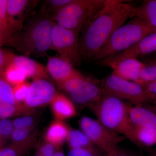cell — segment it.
Segmentation results:
<instances>
[{"instance_id":"34","label":"cell","mask_w":156,"mask_h":156,"mask_svg":"<svg viewBox=\"0 0 156 156\" xmlns=\"http://www.w3.org/2000/svg\"><path fill=\"white\" fill-rule=\"evenodd\" d=\"M68 156H101L98 148L88 149L75 148L71 149Z\"/></svg>"},{"instance_id":"10","label":"cell","mask_w":156,"mask_h":156,"mask_svg":"<svg viewBox=\"0 0 156 156\" xmlns=\"http://www.w3.org/2000/svg\"><path fill=\"white\" fill-rule=\"evenodd\" d=\"M40 2L30 0H8V36L6 45L22 30L27 20Z\"/></svg>"},{"instance_id":"37","label":"cell","mask_w":156,"mask_h":156,"mask_svg":"<svg viewBox=\"0 0 156 156\" xmlns=\"http://www.w3.org/2000/svg\"><path fill=\"white\" fill-rule=\"evenodd\" d=\"M148 93L151 95H156V81L143 84Z\"/></svg>"},{"instance_id":"5","label":"cell","mask_w":156,"mask_h":156,"mask_svg":"<svg viewBox=\"0 0 156 156\" xmlns=\"http://www.w3.org/2000/svg\"><path fill=\"white\" fill-rule=\"evenodd\" d=\"M106 0H73L53 20L62 27L80 34L103 8Z\"/></svg>"},{"instance_id":"33","label":"cell","mask_w":156,"mask_h":156,"mask_svg":"<svg viewBox=\"0 0 156 156\" xmlns=\"http://www.w3.org/2000/svg\"><path fill=\"white\" fill-rule=\"evenodd\" d=\"M13 54L0 48V77L4 76L5 70L11 62Z\"/></svg>"},{"instance_id":"21","label":"cell","mask_w":156,"mask_h":156,"mask_svg":"<svg viewBox=\"0 0 156 156\" xmlns=\"http://www.w3.org/2000/svg\"><path fill=\"white\" fill-rule=\"evenodd\" d=\"M33 111V110L28 108L24 104L13 105L0 100V119L30 115Z\"/></svg>"},{"instance_id":"2","label":"cell","mask_w":156,"mask_h":156,"mask_svg":"<svg viewBox=\"0 0 156 156\" xmlns=\"http://www.w3.org/2000/svg\"><path fill=\"white\" fill-rule=\"evenodd\" d=\"M54 23L53 17L40 9L37 14L31 15L22 30L7 45L27 57L44 56L51 50Z\"/></svg>"},{"instance_id":"7","label":"cell","mask_w":156,"mask_h":156,"mask_svg":"<svg viewBox=\"0 0 156 156\" xmlns=\"http://www.w3.org/2000/svg\"><path fill=\"white\" fill-rule=\"evenodd\" d=\"M60 88L67 93L73 102L88 107L100 100L104 92L98 81L85 76L68 80Z\"/></svg>"},{"instance_id":"36","label":"cell","mask_w":156,"mask_h":156,"mask_svg":"<svg viewBox=\"0 0 156 156\" xmlns=\"http://www.w3.org/2000/svg\"><path fill=\"white\" fill-rule=\"evenodd\" d=\"M105 156H132L131 154L123 150L122 149L119 147H117L114 150L105 154Z\"/></svg>"},{"instance_id":"6","label":"cell","mask_w":156,"mask_h":156,"mask_svg":"<svg viewBox=\"0 0 156 156\" xmlns=\"http://www.w3.org/2000/svg\"><path fill=\"white\" fill-rule=\"evenodd\" d=\"M103 91L121 100H126L136 106L152 102V96L142 84L127 80L112 73L101 83Z\"/></svg>"},{"instance_id":"42","label":"cell","mask_w":156,"mask_h":156,"mask_svg":"<svg viewBox=\"0 0 156 156\" xmlns=\"http://www.w3.org/2000/svg\"><path fill=\"white\" fill-rule=\"evenodd\" d=\"M4 144L2 142H0V150L2 148H3V146H4Z\"/></svg>"},{"instance_id":"17","label":"cell","mask_w":156,"mask_h":156,"mask_svg":"<svg viewBox=\"0 0 156 156\" xmlns=\"http://www.w3.org/2000/svg\"><path fill=\"white\" fill-rule=\"evenodd\" d=\"M50 103L53 114L57 120L62 121L76 114L73 103L63 94L57 92Z\"/></svg>"},{"instance_id":"38","label":"cell","mask_w":156,"mask_h":156,"mask_svg":"<svg viewBox=\"0 0 156 156\" xmlns=\"http://www.w3.org/2000/svg\"><path fill=\"white\" fill-rule=\"evenodd\" d=\"M144 106H145L147 108H148L150 110L154 113L156 115V105H150L149 104H145L143 105Z\"/></svg>"},{"instance_id":"44","label":"cell","mask_w":156,"mask_h":156,"mask_svg":"<svg viewBox=\"0 0 156 156\" xmlns=\"http://www.w3.org/2000/svg\"><path fill=\"white\" fill-rule=\"evenodd\" d=\"M131 156H138L132 154H131Z\"/></svg>"},{"instance_id":"8","label":"cell","mask_w":156,"mask_h":156,"mask_svg":"<svg viewBox=\"0 0 156 156\" xmlns=\"http://www.w3.org/2000/svg\"><path fill=\"white\" fill-rule=\"evenodd\" d=\"M80 34L55 22L51 34V50L56 51L60 58L79 66L82 61L79 48Z\"/></svg>"},{"instance_id":"23","label":"cell","mask_w":156,"mask_h":156,"mask_svg":"<svg viewBox=\"0 0 156 156\" xmlns=\"http://www.w3.org/2000/svg\"><path fill=\"white\" fill-rule=\"evenodd\" d=\"M35 135L34 128H14L11 136L12 144L23 145L34 144Z\"/></svg>"},{"instance_id":"27","label":"cell","mask_w":156,"mask_h":156,"mask_svg":"<svg viewBox=\"0 0 156 156\" xmlns=\"http://www.w3.org/2000/svg\"><path fill=\"white\" fill-rule=\"evenodd\" d=\"M0 100L13 105H19L14 97L13 87L5 80L4 76L0 77Z\"/></svg>"},{"instance_id":"12","label":"cell","mask_w":156,"mask_h":156,"mask_svg":"<svg viewBox=\"0 0 156 156\" xmlns=\"http://www.w3.org/2000/svg\"><path fill=\"white\" fill-rule=\"evenodd\" d=\"M56 93L55 87L48 80H35L30 84L23 104L33 110L35 108L44 106L51 103Z\"/></svg>"},{"instance_id":"26","label":"cell","mask_w":156,"mask_h":156,"mask_svg":"<svg viewBox=\"0 0 156 156\" xmlns=\"http://www.w3.org/2000/svg\"><path fill=\"white\" fill-rule=\"evenodd\" d=\"M73 0H46L42 2L41 10L49 14L54 19L56 14Z\"/></svg>"},{"instance_id":"40","label":"cell","mask_w":156,"mask_h":156,"mask_svg":"<svg viewBox=\"0 0 156 156\" xmlns=\"http://www.w3.org/2000/svg\"><path fill=\"white\" fill-rule=\"evenodd\" d=\"M154 105H156V95H153L152 97V102Z\"/></svg>"},{"instance_id":"4","label":"cell","mask_w":156,"mask_h":156,"mask_svg":"<svg viewBox=\"0 0 156 156\" xmlns=\"http://www.w3.org/2000/svg\"><path fill=\"white\" fill-rule=\"evenodd\" d=\"M117 29L93 58L95 62L116 55L136 44L145 37L156 32V28L137 17L130 18Z\"/></svg>"},{"instance_id":"25","label":"cell","mask_w":156,"mask_h":156,"mask_svg":"<svg viewBox=\"0 0 156 156\" xmlns=\"http://www.w3.org/2000/svg\"><path fill=\"white\" fill-rule=\"evenodd\" d=\"M143 62L144 66L140 73V84L156 81V57L149 58Z\"/></svg>"},{"instance_id":"35","label":"cell","mask_w":156,"mask_h":156,"mask_svg":"<svg viewBox=\"0 0 156 156\" xmlns=\"http://www.w3.org/2000/svg\"><path fill=\"white\" fill-rule=\"evenodd\" d=\"M56 148L55 146L45 140L39 145L37 153L43 156H54Z\"/></svg>"},{"instance_id":"18","label":"cell","mask_w":156,"mask_h":156,"mask_svg":"<svg viewBox=\"0 0 156 156\" xmlns=\"http://www.w3.org/2000/svg\"><path fill=\"white\" fill-rule=\"evenodd\" d=\"M69 131V129L62 121L56 120L48 128L45 135V140L58 148L66 139Z\"/></svg>"},{"instance_id":"24","label":"cell","mask_w":156,"mask_h":156,"mask_svg":"<svg viewBox=\"0 0 156 156\" xmlns=\"http://www.w3.org/2000/svg\"><path fill=\"white\" fill-rule=\"evenodd\" d=\"M4 77L10 85L13 87L25 82L27 78L25 73L11 62L6 67Z\"/></svg>"},{"instance_id":"1","label":"cell","mask_w":156,"mask_h":156,"mask_svg":"<svg viewBox=\"0 0 156 156\" xmlns=\"http://www.w3.org/2000/svg\"><path fill=\"white\" fill-rule=\"evenodd\" d=\"M136 5L129 1L106 0L96 17L80 34L82 61H92L117 29L131 18Z\"/></svg>"},{"instance_id":"39","label":"cell","mask_w":156,"mask_h":156,"mask_svg":"<svg viewBox=\"0 0 156 156\" xmlns=\"http://www.w3.org/2000/svg\"><path fill=\"white\" fill-rule=\"evenodd\" d=\"M54 156H65L64 154L63 153V152H62V151H57L56 152V153H55V155H54Z\"/></svg>"},{"instance_id":"19","label":"cell","mask_w":156,"mask_h":156,"mask_svg":"<svg viewBox=\"0 0 156 156\" xmlns=\"http://www.w3.org/2000/svg\"><path fill=\"white\" fill-rule=\"evenodd\" d=\"M133 17H138L156 28V0H145L136 5L131 18Z\"/></svg>"},{"instance_id":"9","label":"cell","mask_w":156,"mask_h":156,"mask_svg":"<svg viewBox=\"0 0 156 156\" xmlns=\"http://www.w3.org/2000/svg\"><path fill=\"white\" fill-rule=\"evenodd\" d=\"M80 127L92 143L105 154L110 152L118 147L125 137L110 130L98 120L88 117L80 120Z\"/></svg>"},{"instance_id":"14","label":"cell","mask_w":156,"mask_h":156,"mask_svg":"<svg viewBox=\"0 0 156 156\" xmlns=\"http://www.w3.org/2000/svg\"><path fill=\"white\" fill-rule=\"evenodd\" d=\"M144 66L137 58H128L121 60L111 66L113 73L127 80L140 84V73Z\"/></svg>"},{"instance_id":"22","label":"cell","mask_w":156,"mask_h":156,"mask_svg":"<svg viewBox=\"0 0 156 156\" xmlns=\"http://www.w3.org/2000/svg\"><path fill=\"white\" fill-rule=\"evenodd\" d=\"M134 135L140 146L156 144V129L134 126Z\"/></svg>"},{"instance_id":"31","label":"cell","mask_w":156,"mask_h":156,"mask_svg":"<svg viewBox=\"0 0 156 156\" xmlns=\"http://www.w3.org/2000/svg\"><path fill=\"white\" fill-rule=\"evenodd\" d=\"M36 120L29 115L17 118L13 121L14 128H33L34 127Z\"/></svg>"},{"instance_id":"30","label":"cell","mask_w":156,"mask_h":156,"mask_svg":"<svg viewBox=\"0 0 156 156\" xmlns=\"http://www.w3.org/2000/svg\"><path fill=\"white\" fill-rule=\"evenodd\" d=\"M30 87V84L24 82L13 87L14 97L18 103L22 104V102H24L28 94Z\"/></svg>"},{"instance_id":"20","label":"cell","mask_w":156,"mask_h":156,"mask_svg":"<svg viewBox=\"0 0 156 156\" xmlns=\"http://www.w3.org/2000/svg\"><path fill=\"white\" fill-rule=\"evenodd\" d=\"M66 140L71 149H95L97 148L83 131L76 129H69Z\"/></svg>"},{"instance_id":"13","label":"cell","mask_w":156,"mask_h":156,"mask_svg":"<svg viewBox=\"0 0 156 156\" xmlns=\"http://www.w3.org/2000/svg\"><path fill=\"white\" fill-rule=\"evenodd\" d=\"M46 69L59 88L68 80L84 76L70 62L59 57L49 56Z\"/></svg>"},{"instance_id":"3","label":"cell","mask_w":156,"mask_h":156,"mask_svg":"<svg viewBox=\"0 0 156 156\" xmlns=\"http://www.w3.org/2000/svg\"><path fill=\"white\" fill-rule=\"evenodd\" d=\"M128 105L123 100L104 92L100 100L89 108L102 125L140 147L128 116Z\"/></svg>"},{"instance_id":"28","label":"cell","mask_w":156,"mask_h":156,"mask_svg":"<svg viewBox=\"0 0 156 156\" xmlns=\"http://www.w3.org/2000/svg\"><path fill=\"white\" fill-rule=\"evenodd\" d=\"M7 2L8 0H0V48L7 43Z\"/></svg>"},{"instance_id":"43","label":"cell","mask_w":156,"mask_h":156,"mask_svg":"<svg viewBox=\"0 0 156 156\" xmlns=\"http://www.w3.org/2000/svg\"><path fill=\"white\" fill-rule=\"evenodd\" d=\"M35 156H43L41 155V154H39L38 153H37L35 155Z\"/></svg>"},{"instance_id":"45","label":"cell","mask_w":156,"mask_h":156,"mask_svg":"<svg viewBox=\"0 0 156 156\" xmlns=\"http://www.w3.org/2000/svg\"><path fill=\"white\" fill-rule=\"evenodd\" d=\"M153 156H156V154H155Z\"/></svg>"},{"instance_id":"15","label":"cell","mask_w":156,"mask_h":156,"mask_svg":"<svg viewBox=\"0 0 156 156\" xmlns=\"http://www.w3.org/2000/svg\"><path fill=\"white\" fill-rule=\"evenodd\" d=\"M11 62L22 69L27 78H33L34 80L38 79L50 80V75L46 67L29 57L13 54Z\"/></svg>"},{"instance_id":"16","label":"cell","mask_w":156,"mask_h":156,"mask_svg":"<svg viewBox=\"0 0 156 156\" xmlns=\"http://www.w3.org/2000/svg\"><path fill=\"white\" fill-rule=\"evenodd\" d=\"M128 113L133 126L156 129V115L144 105H128Z\"/></svg>"},{"instance_id":"32","label":"cell","mask_w":156,"mask_h":156,"mask_svg":"<svg viewBox=\"0 0 156 156\" xmlns=\"http://www.w3.org/2000/svg\"><path fill=\"white\" fill-rule=\"evenodd\" d=\"M0 128L3 139L5 141L6 140L11 137L14 131L13 121L12 122L8 119H0Z\"/></svg>"},{"instance_id":"11","label":"cell","mask_w":156,"mask_h":156,"mask_svg":"<svg viewBox=\"0 0 156 156\" xmlns=\"http://www.w3.org/2000/svg\"><path fill=\"white\" fill-rule=\"evenodd\" d=\"M156 51V32L147 36L126 51L116 55L96 62L98 65L110 67L123 59L137 58L147 56Z\"/></svg>"},{"instance_id":"41","label":"cell","mask_w":156,"mask_h":156,"mask_svg":"<svg viewBox=\"0 0 156 156\" xmlns=\"http://www.w3.org/2000/svg\"><path fill=\"white\" fill-rule=\"evenodd\" d=\"M0 142L3 143L5 144V141L3 139L2 136V133H1V128H0Z\"/></svg>"},{"instance_id":"29","label":"cell","mask_w":156,"mask_h":156,"mask_svg":"<svg viewBox=\"0 0 156 156\" xmlns=\"http://www.w3.org/2000/svg\"><path fill=\"white\" fill-rule=\"evenodd\" d=\"M33 144L15 145L12 144L9 146L3 147L0 150V156H21L31 147Z\"/></svg>"}]
</instances>
